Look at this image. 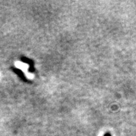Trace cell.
<instances>
[{
	"instance_id": "1",
	"label": "cell",
	"mask_w": 136,
	"mask_h": 136,
	"mask_svg": "<svg viewBox=\"0 0 136 136\" xmlns=\"http://www.w3.org/2000/svg\"><path fill=\"white\" fill-rule=\"evenodd\" d=\"M12 70H13V71L15 72V74H16V75L20 77L22 79L23 81H27V78H26L25 76L24 75V73L22 72V70L19 69H17V68H12Z\"/></svg>"
},
{
	"instance_id": "2",
	"label": "cell",
	"mask_w": 136,
	"mask_h": 136,
	"mask_svg": "<svg viewBox=\"0 0 136 136\" xmlns=\"http://www.w3.org/2000/svg\"><path fill=\"white\" fill-rule=\"evenodd\" d=\"M21 60H22V61L23 62L27 63V64H29L30 66V68H34V62H33L32 60H30L29 59L27 58V57H22Z\"/></svg>"
},
{
	"instance_id": "3",
	"label": "cell",
	"mask_w": 136,
	"mask_h": 136,
	"mask_svg": "<svg viewBox=\"0 0 136 136\" xmlns=\"http://www.w3.org/2000/svg\"><path fill=\"white\" fill-rule=\"evenodd\" d=\"M104 136H112L111 134L110 133H106V134L104 135Z\"/></svg>"
}]
</instances>
